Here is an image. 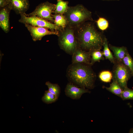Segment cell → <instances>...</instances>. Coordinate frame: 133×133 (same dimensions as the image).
Returning a JSON list of instances; mask_svg holds the SVG:
<instances>
[{
    "label": "cell",
    "mask_w": 133,
    "mask_h": 133,
    "mask_svg": "<svg viewBox=\"0 0 133 133\" xmlns=\"http://www.w3.org/2000/svg\"><path fill=\"white\" fill-rule=\"evenodd\" d=\"M56 7V4L47 1L40 4L33 11L26 15L37 17L53 23L54 20L52 14L54 13Z\"/></svg>",
    "instance_id": "cell-6"
},
{
    "label": "cell",
    "mask_w": 133,
    "mask_h": 133,
    "mask_svg": "<svg viewBox=\"0 0 133 133\" xmlns=\"http://www.w3.org/2000/svg\"><path fill=\"white\" fill-rule=\"evenodd\" d=\"M130 133H133V128L130 131Z\"/></svg>",
    "instance_id": "cell-27"
},
{
    "label": "cell",
    "mask_w": 133,
    "mask_h": 133,
    "mask_svg": "<svg viewBox=\"0 0 133 133\" xmlns=\"http://www.w3.org/2000/svg\"><path fill=\"white\" fill-rule=\"evenodd\" d=\"M58 97L50 93L48 90L45 91L41 100L42 101L46 103L49 104L56 101Z\"/></svg>",
    "instance_id": "cell-19"
},
{
    "label": "cell",
    "mask_w": 133,
    "mask_h": 133,
    "mask_svg": "<svg viewBox=\"0 0 133 133\" xmlns=\"http://www.w3.org/2000/svg\"><path fill=\"white\" fill-rule=\"evenodd\" d=\"M24 24L34 41L40 40L46 35H55L58 36L59 35V31L49 30L45 28L34 26L28 24Z\"/></svg>",
    "instance_id": "cell-8"
},
{
    "label": "cell",
    "mask_w": 133,
    "mask_h": 133,
    "mask_svg": "<svg viewBox=\"0 0 133 133\" xmlns=\"http://www.w3.org/2000/svg\"><path fill=\"white\" fill-rule=\"evenodd\" d=\"M91 66L82 63H72L69 65L66 75L70 82L79 87L93 89L96 76Z\"/></svg>",
    "instance_id": "cell-2"
},
{
    "label": "cell",
    "mask_w": 133,
    "mask_h": 133,
    "mask_svg": "<svg viewBox=\"0 0 133 133\" xmlns=\"http://www.w3.org/2000/svg\"><path fill=\"white\" fill-rule=\"evenodd\" d=\"M7 6L17 14L20 15L27 10L29 3L28 0H9Z\"/></svg>",
    "instance_id": "cell-11"
},
{
    "label": "cell",
    "mask_w": 133,
    "mask_h": 133,
    "mask_svg": "<svg viewBox=\"0 0 133 133\" xmlns=\"http://www.w3.org/2000/svg\"><path fill=\"white\" fill-rule=\"evenodd\" d=\"M91 55L90 65H93L96 62H100L104 59L103 51L100 49H97L90 52Z\"/></svg>",
    "instance_id": "cell-17"
},
{
    "label": "cell",
    "mask_w": 133,
    "mask_h": 133,
    "mask_svg": "<svg viewBox=\"0 0 133 133\" xmlns=\"http://www.w3.org/2000/svg\"><path fill=\"white\" fill-rule=\"evenodd\" d=\"M75 28L79 47L89 52L95 50H101L106 37L103 32L97 30L93 22H84Z\"/></svg>",
    "instance_id": "cell-1"
},
{
    "label": "cell",
    "mask_w": 133,
    "mask_h": 133,
    "mask_svg": "<svg viewBox=\"0 0 133 133\" xmlns=\"http://www.w3.org/2000/svg\"><path fill=\"white\" fill-rule=\"evenodd\" d=\"M109 47L113 51L114 57L117 62H122L123 59L128 52L125 47H118L109 44Z\"/></svg>",
    "instance_id": "cell-13"
},
{
    "label": "cell",
    "mask_w": 133,
    "mask_h": 133,
    "mask_svg": "<svg viewBox=\"0 0 133 133\" xmlns=\"http://www.w3.org/2000/svg\"><path fill=\"white\" fill-rule=\"evenodd\" d=\"M113 80L110 86L105 87V88L108 91L121 98L123 89L117 82Z\"/></svg>",
    "instance_id": "cell-16"
},
{
    "label": "cell",
    "mask_w": 133,
    "mask_h": 133,
    "mask_svg": "<svg viewBox=\"0 0 133 133\" xmlns=\"http://www.w3.org/2000/svg\"><path fill=\"white\" fill-rule=\"evenodd\" d=\"M122 62L129 68L133 76V59L128 52L123 59Z\"/></svg>",
    "instance_id": "cell-23"
},
{
    "label": "cell",
    "mask_w": 133,
    "mask_h": 133,
    "mask_svg": "<svg viewBox=\"0 0 133 133\" xmlns=\"http://www.w3.org/2000/svg\"><path fill=\"white\" fill-rule=\"evenodd\" d=\"M20 15V18L19 22L24 24H28L34 26L44 27L52 31H59L62 29L56 26L54 23L42 18L35 16H27L25 13Z\"/></svg>",
    "instance_id": "cell-7"
},
{
    "label": "cell",
    "mask_w": 133,
    "mask_h": 133,
    "mask_svg": "<svg viewBox=\"0 0 133 133\" xmlns=\"http://www.w3.org/2000/svg\"><path fill=\"white\" fill-rule=\"evenodd\" d=\"M9 0H0V8L7 6L8 4Z\"/></svg>",
    "instance_id": "cell-25"
},
{
    "label": "cell",
    "mask_w": 133,
    "mask_h": 133,
    "mask_svg": "<svg viewBox=\"0 0 133 133\" xmlns=\"http://www.w3.org/2000/svg\"><path fill=\"white\" fill-rule=\"evenodd\" d=\"M112 72L109 71H103L101 72L99 77L101 81L105 83L110 82L113 78Z\"/></svg>",
    "instance_id": "cell-22"
},
{
    "label": "cell",
    "mask_w": 133,
    "mask_h": 133,
    "mask_svg": "<svg viewBox=\"0 0 133 133\" xmlns=\"http://www.w3.org/2000/svg\"><path fill=\"white\" fill-rule=\"evenodd\" d=\"M65 94L67 97L74 100L80 99L82 95L85 93H90L88 89L79 87L69 82L66 85L65 89Z\"/></svg>",
    "instance_id": "cell-9"
},
{
    "label": "cell",
    "mask_w": 133,
    "mask_h": 133,
    "mask_svg": "<svg viewBox=\"0 0 133 133\" xmlns=\"http://www.w3.org/2000/svg\"><path fill=\"white\" fill-rule=\"evenodd\" d=\"M121 98L123 100H133V89H130L127 87L124 88Z\"/></svg>",
    "instance_id": "cell-24"
},
{
    "label": "cell",
    "mask_w": 133,
    "mask_h": 133,
    "mask_svg": "<svg viewBox=\"0 0 133 133\" xmlns=\"http://www.w3.org/2000/svg\"><path fill=\"white\" fill-rule=\"evenodd\" d=\"M96 22L98 28L102 32L106 30L109 28V22L104 17H100Z\"/></svg>",
    "instance_id": "cell-21"
},
{
    "label": "cell",
    "mask_w": 133,
    "mask_h": 133,
    "mask_svg": "<svg viewBox=\"0 0 133 133\" xmlns=\"http://www.w3.org/2000/svg\"><path fill=\"white\" fill-rule=\"evenodd\" d=\"M58 43L61 49L72 55L78 47L74 28L69 25L59 31Z\"/></svg>",
    "instance_id": "cell-4"
},
{
    "label": "cell",
    "mask_w": 133,
    "mask_h": 133,
    "mask_svg": "<svg viewBox=\"0 0 133 133\" xmlns=\"http://www.w3.org/2000/svg\"><path fill=\"white\" fill-rule=\"evenodd\" d=\"M52 16L54 20V24L56 26L63 29L68 25L67 20L63 14H54Z\"/></svg>",
    "instance_id": "cell-15"
},
{
    "label": "cell",
    "mask_w": 133,
    "mask_h": 133,
    "mask_svg": "<svg viewBox=\"0 0 133 133\" xmlns=\"http://www.w3.org/2000/svg\"><path fill=\"white\" fill-rule=\"evenodd\" d=\"M103 47V54L105 59L108 60L114 64H115L117 62L110 50L107 39L106 38L104 42Z\"/></svg>",
    "instance_id": "cell-14"
},
{
    "label": "cell",
    "mask_w": 133,
    "mask_h": 133,
    "mask_svg": "<svg viewBox=\"0 0 133 133\" xmlns=\"http://www.w3.org/2000/svg\"><path fill=\"white\" fill-rule=\"evenodd\" d=\"M68 2L63 0H57L55 9L53 13L62 14H64L68 7Z\"/></svg>",
    "instance_id": "cell-18"
},
{
    "label": "cell",
    "mask_w": 133,
    "mask_h": 133,
    "mask_svg": "<svg viewBox=\"0 0 133 133\" xmlns=\"http://www.w3.org/2000/svg\"><path fill=\"white\" fill-rule=\"evenodd\" d=\"M72 55V63H82L90 65V52L83 50L78 47Z\"/></svg>",
    "instance_id": "cell-10"
},
{
    "label": "cell",
    "mask_w": 133,
    "mask_h": 133,
    "mask_svg": "<svg viewBox=\"0 0 133 133\" xmlns=\"http://www.w3.org/2000/svg\"><path fill=\"white\" fill-rule=\"evenodd\" d=\"M64 14L67 21L68 25L74 28L86 21H93L91 12L82 4L68 7Z\"/></svg>",
    "instance_id": "cell-3"
},
{
    "label": "cell",
    "mask_w": 133,
    "mask_h": 133,
    "mask_svg": "<svg viewBox=\"0 0 133 133\" xmlns=\"http://www.w3.org/2000/svg\"><path fill=\"white\" fill-rule=\"evenodd\" d=\"M113 80L117 82L123 89L127 87L128 80L133 76L129 68L122 62H117L112 71Z\"/></svg>",
    "instance_id": "cell-5"
},
{
    "label": "cell",
    "mask_w": 133,
    "mask_h": 133,
    "mask_svg": "<svg viewBox=\"0 0 133 133\" xmlns=\"http://www.w3.org/2000/svg\"><path fill=\"white\" fill-rule=\"evenodd\" d=\"M0 27L6 33L10 30L9 15L11 10L7 5L0 8Z\"/></svg>",
    "instance_id": "cell-12"
},
{
    "label": "cell",
    "mask_w": 133,
    "mask_h": 133,
    "mask_svg": "<svg viewBox=\"0 0 133 133\" xmlns=\"http://www.w3.org/2000/svg\"><path fill=\"white\" fill-rule=\"evenodd\" d=\"M45 84L48 87L49 92L59 97L60 93V88L58 84L52 83L48 81L46 82Z\"/></svg>",
    "instance_id": "cell-20"
},
{
    "label": "cell",
    "mask_w": 133,
    "mask_h": 133,
    "mask_svg": "<svg viewBox=\"0 0 133 133\" xmlns=\"http://www.w3.org/2000/svg\"><path fill=\"white\" fill-rule=\"evenodd\" d=\"M103 1H118L119 0H101Z\"/></svg>",
    "instance_id": "cell-26"
}]
</instances>
